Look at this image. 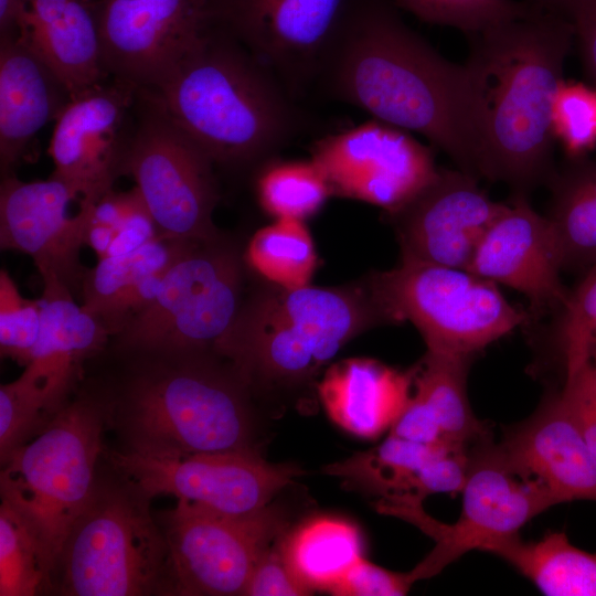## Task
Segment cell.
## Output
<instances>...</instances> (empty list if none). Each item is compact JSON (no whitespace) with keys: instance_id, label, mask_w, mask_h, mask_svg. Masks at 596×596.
Listing matches in <instances>:
<instances>
[{"instance_id":"11","label":"cell","mask_w":596,"mask_h":596,"mask_svg":"<svg viewBox=\"0 0 596 596\" xmlns=\"http://www.w3.org/2000/svg\"><path fill=\"white\" fill-rule=\"evenodd\" d=\"M214 162L146 89L138 91L135 121L121 167L164 236H217Z\"/></svg>"},{"instance_id":"12","label":"cell","mask_w":596,"mask_h":596,"mask_svg":"<svg viewBox=\"0 0 596 596\" xmlns=\"http://www.w3.org/2000/svg\"><path fill=\"white\" fill-rule=\"evenodd\" d=\"M286 528L283 513L267 505L227 514L178 499L164 517L169 590L178 595H244L262 554Z\"/></svg>"},{"instance_id":"38","label":"cell","mask_w":596,"mask_h":596,"mask_svg":"<svg viewBox=\"0 0 596 596\" xmlns=\"http://www.w3.org/2000/svg\"><path fill=\"white\" fill-rule=\"evenodd\" d=\"M41 329L40 301L24 298L6 269L0 272L1 355L26 366Z\"/></svg>"},{"instance_id":"29","label":"cell","mask_w":596,"mask_h":596,"mask_svg":"<svg viewBox=\"0 0 596 596\" xmlns=\"http://www.w3.org/2000/svg\"><path fill=\"white\" fill-rule=\"evenodd\" d=\"M547 182L549 214L557 235L564 270H588L596 264V160L567 159Z\"/></svg>"},{"instance_id":"14","label":"cell","mask_w":596,"mask_h":596,"mask_svg":"<svg viewBox=\"0 0 596 596\" xmlns=\"http://www.w3.org/2000/svg\"><path fill=\"white\" fill-rule=\"evenodd\" d=\"M110 77L156 87L221 23L214 0H95Z\"/></svg>"},{"instance_id":"2","label":"cell","mask_w":596,"mask_h":596,"mask_svg":"<svg viewBox=\"0 0 596 596\" xmlns=\"http://www.w3.org/2000/svg\"><path fill=\"white\" fill-rule=\"evenodd\" d=\"M466 35L481 178L528 195L556 169L552 106L573 23L528 3L520 14Z\"/></svg>"},{"instance_id":"42","label":"cell","mask_w":596,"mask_h":596,"mask_svg":"<svg viewBox=\"0 0 596 596\" xmlns=\"http://www.w3.org/2000/svg\"><path fill=\"white\" fill-rule=\"evenodd\" d=\"M562 395L596 458V379L590 362L565 377Z\"/></svg>"},{"instance_id":"39","label":"cell","mask_w":596,"mask_h":596,"mask_svg":"<svg viewBox=\"0 0 596 596\" xmlns=\"http://www.w3.org/2000/svg\"><path fill=\"white\" fill-rule=\"evenodd\" d=\"M44 393L25 372L0 387L1 462L25 443L30 432L47 415Z\"/></svg>"},{"instance_id":"7","label":"cell","mask_w":596,"mask_h":596,"mask_svg":"<svg viewBox=\"0 0 596 596\" xmlns=\"http://www.w3.org/2000/svg\"><path fill=\"white\" fill-rule=\"evenodd\" d=\"M243 265L219 236L189 241L151 302L118 333L123 347L182 356H221L243 306Z\"/></svg>"},{"instance_id":"9","label":"cell","mask_w":596,"mask_h":596,"mask_svg":"<svg viewBox=\"0 0 596 596\" xmlns=\"http://www.w3.org/2000/svg\"><path fill=\"white\" fill-rule=\"evenodd\" d=\"M132 486L96 488L75 522L55 573L72 596H139L169 590V550Z\"/></svg>"},{"instance_id":"37","label":"cell","mask_w":596,"mask_h":596,"mask_svg":"<svg viewBox=\"0 0 596 596\" xmlns=\"http://www.w3.org/2000/svg\"><path fill=\"white\" fill-rule=\"evenodd\" d=\"M419 20L447 25L465 34L478 32L523 12L528 3L514 0H392Z\"/></svg>"},{"instance_id":"16","label":"cell","mask_w":596,"mask_h":596,"mask_svg":"<svg viewBox=\"0 0 596 596\" xmlns=\"http://www.w3.org/2000/svg\"><path fill=\"white\" fill-rule=\"evenodd\" d=\"M73 97L55 119L49 145L53 175L94 204L121 174L139 88L110 77Z\"/></svg>"},{"instance_id":"13","label":"cell","mask_w":596,"mask_h":596,"mask_svg":"<svg viewBox=\"0 0 596 596\" xmlns=\"http://www.w3.org/2000/svg\"><path fill=\"white\" fill-rule=\"evenodd\" d=\"M110 459L128 483L149 499L170 494L227 514L266 508L302 473L294 465L268 462L253 449L187 455L128 449Z\"/></svg>"},{"instance_id":"18","label":"cell","mask_w":596,"mask_h":596,"mask_svg":"<svg viewBox=\"0 0 596 596\" xmlns=\"http://www.w3.org/2000/svg\"><path fill=\"white\" fill-rule=\"evenodd\" d=\"M505 206L492 200L476 177L438 168L417 194L386 214L401 259L468 269L482 237Z\"/></svg>"},{"instance_id":"44","label":"cell","mask_w":596,"mask_h":596,"mask_svg":"<svg viewBox=\"0 0 596 596\" xmlns=\"http://www.w3.org/2000/svg\"><path fill=\"white\" fill-rule=\"evenodd\" d=\"M570 21L574 26L585 71L596 84V0H579Z\"/></svg>"},{"instance_id":"41","label":"cell","mask_w":596,"mask_h":596,"mask_svg":"<svg viewBox=\"0 0 596 596\" xmlns=\"http://www.w3.org/2000/svg\"><path fill=\"white\" fill-rule=\"evenodd\" d=\"M309 590L289 568L280 541L270 545L256 563L244 595L248 596H305Z\"/></svg>"},{"instance_id":"40","label":"cell","mask_w":596,"mask_h":596,"mask_svg":"<svg viewBox=\"0 0 596 596\" xmlns=\"http://www.w3.org/2000/svg\"><path fill=\"white\" fill-rule=\"evenodd\" d=\"M415 582L409 572L396 573L360 558L332 592L339 596H401Z\"/></svg>"},{"instance_id":"4","label":"cell","mask_w":596,"mask_h":596,"mask_svg":"<svg viewBox=\"0 0 596 596\" xmlns=\"http://www.w3.org/2000/svg\"><path fill=\"white\" fill-rule=\"evenodd\" d=\"M386 323L366 279L339 287L267 284L243 302L221 356L251 386L315 379L358 334Z\"/></svg>"},{"instance_id":"20","label":"cell","mask_w":596,"mask_h":596,"mask_svg":"<svg viewBox=\"0 0 596 596\" xmlns=\"http://www.w3.org/2000/svg\"><path fill=\"white\" fill-rule=\"evenodd\" d=\"M468 270L521 292L536 311L561 308L568 295L561 280L563 255L554 227L524 194H513L490 225Z\"/></svg>"},{"instance_id":"3","label":"cell","mask_w":596,"mask_h":596,"mask_svg":"<svg viewBox=\"0 0 596 596\" xmlns=\"http://www.w3.org/2000/svg\"><path fill=\"white\" fill-rule=\"evenodd\" d=\"M146 91L214 164L263 163L304 126L295 98L223 23Z\"/></svg>"},{"instance_id":"32","label":"cell","mask_w":596,"mask_h":596,"mask_svg":"<svg viewBox=\"0 0 596 596\" xmlns=\"http://www.w3.org/2000/svg\"><path fill=\"white\" fill-rule=\"evenodd\" d=\"M244 259L267 284L283 288L310 285L317 266L316 247L305 222L275 220L249 240Z\"/></svg>"},{"instance_id":"19","label":"cell","mask_w":596,"mask_h":596,"mask_svg":"<svg viewBox=\"0 0 596 596\" xmlns=\"http://www.w3.org/2000/svg\"><path fill=\"white\" fill-rule=\"evenodd\" d=\"M79 195L55 175L21 181L4 175L0 187V245L29 255L41 276L54 275L71 290L85 272L79 252L85 245L89 204L70 205Z\"/></svg>"},{"instance_id":"28","label":"cell","mask_w":596,"mask_h":596,"mask_svg":"<svg viewBox=\"0 0 596 596\" xmlns=\"http://www.w3.org/2000/svg\"><path fill=\"white\" fill-rule=\"evenodd\" d=\"M294 575L311 592L332 594L349 570L363 557L358 528L334 517H313L280 540Z\"/></svg>"},{"instance_id":"45","label":"cell","mask_w":596,"mask_h":596,"mask_svg":"<svg viewBox=\"0 0 596 596\" xmlns=\"http://www.w3.org/2000/svg\"><path fill=\"white\" fill-rule=\"evenodd\" d=\"M24 17V0H0V36L19 35Z\"/></svg>"},{"instance_id":"27","label":"cell","mask_w":596,"mask_h":596,"mask_svg":"<svg viewBox=\"0 0 596 596\" xmlns=\"http://www.w3.org/2000/svg\"><path fill=\"white\" fill-rule=\"evenodd\" d=\"M485 552L511 564L547 596H596V553L573 545L564 532L524 542L519 534L491 543Z\"/></svg>"},{"instance_id":"31","label":"cell","mask_w":596,"mask_h":596,"mask_svg":"<svg viewBox=\"0 0 596 596\" xmlns=\"http://www.w3.org/2000/svg\"><path fill=\"white\" fill-rule=\"evenodd\" d=\"M445 446L448 445H424L389 434L376 447L333 462L323 471L382 498L412 497L419 470Z\"/></svg>"},{"instance_id":"30","label":"cell","mask_w":596,"mask_h":596,"mask_svg":"<svg viewBox=\"0 0 596 596\" xmlns=\"http://www.w3.org/2000/svg\"><path fill=\"white\" fill-rule=\"evenodd\" d=\"M471 359L427 351L413 370L414 393L430 407L447 443L466 448L490 439L486 424L476 417L468 398Z\"/></svg>"},{"instance_id":"17","label":"cell","mask_w":596,"mask_h":596,"mask_svg":"<svg viewBox=\"0 0 596 596\" xmlns=\"http://www.w3.org/2000/svg\"><path fill=\"white\" fill-rule=\"evenodd\" d=\"M351 0H217L221 22L295 98L318 78Z\"/></svg>"},{"instance_id":"34","label":"cell","mask_w":596,"mask_h":596,"mask_svg":"<svg viewBox=\"0 0 596 596\" xmlns=\"http://www.w3.org/2000/svg\"><path fill=\"white\" fill-rule=\"evenodd\" d=\"M51 583L41 546L22 518L0 505V595L34 596Z\"/></svg>"},{"instance_id":"10","label":"cell","mask_w":596,"mask_h":596,"mask_svg":"<svg viewBox=\"0 0 596 596\" xmlns=\"http://www.w3.org/2000/svg\"><path fill=\"white\" fill-rule=\"evenodd\" d=\"M460 493L461 512L453 524L434 520L422 501L412 498L377 501L380 513L406 520L435 541L429 554L409 572L414 582L438 574L467 552L486 551L491 543L519 534L530 520L555 505L547 490L518 469L490 439L470 447Z\"/></svg>"},{"instance_id":"36","label":"cell","mask_w":596,"mask_h":596,"mask_svg":"<svg viewBox=\"0 0 596 596\" xmlns=\"http://www.w3.org/2000/svg\"><path fill=\"white\" fill-rule=\"evenodd\" d=\"M561 310L558 337L567 377L588 363L596 349V264L568 291Z\"/></svg>"},{"instance_id":"47","label":"cell","mask_w":596,"mask_h":596,"mask_svg":"<svg viewBox=\"0 0 596 596\" xmlns=\"http://www.w3.org/2000/svg\"><path fill=\"white\" fill-rule=\"evenodd\" d=\"M589 362L596 379V349L593 351Z\"/></svg>"},{"instance_id":"5","label":"cell","mask_w":596,"mask_h":596,"mask_svg":"<svg viewBox=\"0 0 596 596\" xmlns=\"http://www.w3.org/2000/svg\"><path fill=\"white\" fill-rule=\"evenodd\" d=\"M247 386L235 369L226 372L209 355L139 376L123 408L129 449L152 455L253 449Z\"/></svg>"},{"instance_id":"26","label":"cell","mask_w":596,"mask_h":596,"mask_svg":"<svg viewBox=\"0 0 596 596\" xmlns=\"http://www.w3.org/2000/svg\"><path fill=\"white\" fill-rule=\"evenodd\" d=\"M189 241L161 235L136 251L98 259L82 280L83 307L119 333L155 298L163 275Z\"/></svg>"},{"instance_id":"43","label":"cell","mask_w":596,"mask_h":596,"mask_svg":"<svg viewBox=\"0 0 596 596\" xmlns=\"http://www.w3.org/2000/svg\"><path fill=\"white\" fill-rule=\"evenodd\" d=\"M390 434L424 445H451L445 439L430 407L415 393L391 426Z\"/></svg>"},{"instance_id":"15","label":"cell","mask_w":596,"mask_h":596,"mask_svg":"<svg viewBox=\"0 0 596 596\" xmlns=\"http://www.w3.org/2000/svg\"><path fill=\"white\" fill-rule=\"evenodd\" d=\"M310 155L332 195L366 202L386 213L408 202L438 170L430 148L377 119L321 137Z\"/></svg>"},{"instance_id":"25","label":"cell","mask_w":596,"mask_h":596,"mask_svg":"<svg viewBox=\"0 0 596 596\" xmlns=\"http://www.w3.org/2000/svg\"><path fill=\"white\" fill-rule=\"evenodd\" d=\"M413 370L401 372L368 358L331 364L318 384L322 406L343 430L375 439L391 426L406 405Z\"/></svg>"},{"instance_id":"22","label":"cell","mask_w":596,"mask_h":596,"mask_svg":"<svg viewBox=\"0 0 596 596\" xmlns=\"http://www.w3.org/2000/svg\"><path fill=\"white\" fill-rule=\"evenodd\" d=\"M40 301L41 329L24 371L42 389L49 415L64 406L82 363L98 351L109 331L54 275H44Z\"/></svg>"},{"instance_id":"21","label":"cell","mask_w":596,"mask_h":596,"mask_svg":"<svg viewBox=\"0 0 596 596\" xmlns=\"http://www.w3.org/2000/svg\"><path fill=\"white\" fill-rule=\"evenodd\" d=\"M509 460L538 480L555 505L596 502V458L588 448L562 392L549 396L499 444Z\"/></svg>"},{"instance_id":"33","label":"cell","mask_w":596,"mask_h":596,"mask_svg":"<svg viewBox=\"0 0 596 596\" xmlns=\"http://www.w3.org/2000/svg\"><path fill=\"white\" fill-rule=\"evenodd\" d=\"M256 177V195L262 209L275 220L305 222L317 214L330 195V187L311 160L263 162Z\"/></svg>"},{"instance_id":"6","label":"cell","mask_w":596,"mask_h":596,"mask_svg":"<svg viewBox=\"0 0 596 596\" xmlns=\"http://www.w3.org/2000/svg\"><path fill=\"white\" fill-rule=\"evenodd\" d=\"M103 427L102 408L76 401L58 409L40 434L2 461L1 502L35 535L51 582L68 534L95 493Z\"/></svg>"},{"instance_id":"48","label":"cell","mask_w":596,"mask_h":596,"mask_svg":"<svg viewBox=\"0 0 596 596\" xmlns=\"http://www.w3.org/2000/svg\"><path fill=\"white\" fill-rule=\"evenodd\" d=\"M214 1H215V4H216L217 0H214Z\"/></svg>"},{"instance_id":"1","label":"cell","mask_w":596,"mask_h":596,"mask_svg":"<svg viewBox=\"0 0 596 596\" xmlns=\"http://www.w3.org/2000/svg\"><path fill=\"white\" fill-rule=\"evenodd\" d=\"M318 78L374 119L426 137L481 178L475 103L464 64L407 26L392 0H351Z\"/></svg>"},{"instance_id":"35","label":"cell","mask_w":596,"mask_h":596,"mask_svg":"<svg viewBox=\"0 0 596 596\" xmlns=\"http://www.w3.org/2000/svg\"><path fill=\"white\" fill-rule=\"evenodd\" d=\"M552 129L567 159H579L596 147V88L563 79L552 106Z\"/></svg>"},{"instance_id":"8","label":"cell","mask_w":596,"mask_h":596,"mask_svg":"<svg viewBox=\"0 0 596 596\" xmlns=\"http://www.w3.org/2000/svg\"><path fill=\"white\" fill-rule=\"evenodd\" d=\"M366 281L385 322H411L434 353L472 358L528 321L497 284L464 268L401 259Z\"/></svg>"},{"instance_id":"23","label":"cell","mask_w":596,"mask_h":596,"mask_svg":"<svg viewBox=\"0 0 596 596\" xmlns=\"http://www.w3.org/2000/svg\"><path fill=\"white\" fill-rule=\"evenodd\" d=\"M71 94L19 35L0 36V164L3 175L31 140L58 117Z\"/></svg>"},{"instance_id":"46","label":"cell","mask_w":596,"mask_h":596,"mask_svg":"<svg viewBox=\"0 0 596 596\" xmlns=\"http://www.w3.org/2000/svg\"><path fill=\"white\" fill-rule=\"evenodd\" d=\"M541 10L562 15L570 20L579 0H524Z\"/></svg>"},{"instance_id":"24","label":"cell","mask_w":596,"mask_h":596,"mask_svg":"<svg viewBox=\"0 0 596 596\" xmlns=\"http://www.w3.org/2000/svg\"><path fill=\"white\" fill-rule=\"evenodd\" d=\"M19 34L75 96L110 77L95 0H24Z\"/></svg>"}]
</instances>
